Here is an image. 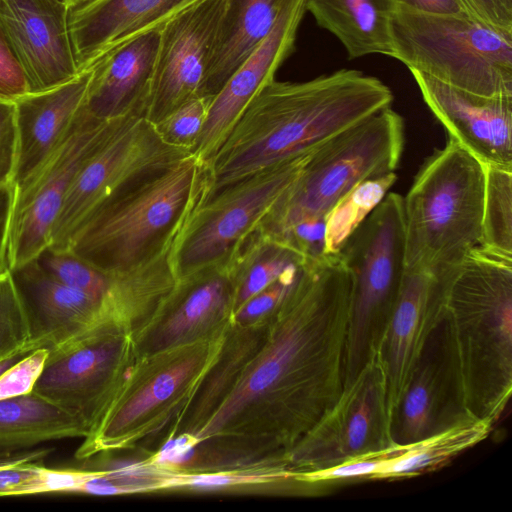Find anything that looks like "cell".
<instances>
[{
  "mask_svg": "<svg viewBox=\"0 0 512 512\" xmlns=\"http://www.w3.org/2000/svg\"><path fill=\"white\" fill-rule=\"evenodd\" d=\"M351 289L338 253L303 264L240 381L191 438L193 471L286 465L344 388Z\"/></svg>",
  "mask_w": 512,
  "mask_h": 512,
  "instance_id": "obj_1",
  "label": "cell"
},
{
  "mask_svg": "<svg viewBox=\"0 0 512 512\" xmlns=\"http://www.w3.org/2000/svg\"><path fill=\"white\" fill-rule=\"evenodd\" d=\"M392 102L387 85L354 69L304 82L274 79L249 102L209 163L206 199L256 172L314 150Z\"/></svg>",
  "mask_w": 512,
  "mask_h": 512,
  "instance_id": "obj_2",
  "label": "cell"
},
{
  "mask_svg": "<svg viewBox=\"0 0 512 512\" xmlns=\"http://www.w3.org/2000/svg\"><path fill=\"white\" fill-rule=\"evenodd\" d=\"M441 273L466 409L494 425L512 392V256L479 245Z\"/></svg>",
  "mask_w": 512,
  "mask_h": 512,
  "instance_id": "obj_3",
  "label": "cell"
},
{
  "mask_svg": "<svg viewBox=\"0 0 512 512\" xmlns=\"http://www.w3.org/2000/svg\"><path fill=\"white\" fill-rule=\"evenodd\" d=\"M208 189L207 166L189 154L97 211L64 250L103 271H131L178 238Z\"/></svg>",
  "mask_w": 512,
  "mask_h": 512,
  "instance_id": "obj_4",
  "label": "cell"
},
{
  "mask_svg": "<svg viewBox=\"0 0 512 512\" xmlns=\"http://www.w3.org/2000/svg\"><path fill=\"white\" fill-rule=\"evenodd\" d=\"M485 165L448 136L403 197L405 271L438 274L479 246Z\"/></svg>",
  "mask_w": 512,
  "mask_h": 512,
  "instance_id": "obj_5",
  "label": "cell"
},
{
  "mask_svg": "<svg viewBox=\"0 0 512 512\" xmlns=\"http://www.w3.org/2000/svg\"><path fill=\"white\" fill-rule=\"evenodd\" d=\"M225 333L136 358L104 416L83 438L75 458L83 461L104 452L136 448L173 422L218 357Z\"/></svg>",
  "mask_w": 512,
  "mask_h": 512,
  "instance_id": "obj_6",
  "label": "cell"
},
{
  "mask_svg": "<svg viewBox=\"0 0 512 512\" xmlns=\"http://www.w3.org/2000/svg\"><path fill=\"white\" fill-rule=\"evenodd\" d=\"M392 55L409 70L480 96L512 95V33L467 13L431 15L396 7Z\"/></svg>",
  "mask_w": 512,
  "mask_h": 512,
  "instance_id": "obj_7",
  "label": "cell"
},
{
  "mask_svg": "<svg viewBox=\"0 0 512 512\" xmlns=\"http://www.w3.org/2000/svg\"><path fill=\"white\" fill-rule=\"evenodd\" d=\"M404 141L403 118L391 106L333 136L310 153L258 227L276 236L297 222L325 217L357 184L395 172Z\"/></svg>",
  "mask_w": 512,
  "mask_h": 512,
  "instance_id": "obj_8",
  "label": "cell"
},
{
  "mask_svg": "<svg viewBox=\"0 0 512 512\" xmlns=\"http://www.w3.org/2000/svg\"><path fill=\"white\" fill-rule=\"evenodd\" d=\"M338 254L352 282L346 385L378 352L401 290L405 273L403 197L388 192Z\"/></svg>",
  "mask_w": 512,
  "mask_h": 512,
  "instance_id": "obj_9",
  "label": "cell"
},
{
  "mask_svg": "<svg viewBox=\"0 0 512 512\" xmlns=\"http://www.w3.org/2000/svg\"><path fill=\"white\" fill-rule=\"evenodd\" d=\"M189 151L165 143L144 116L120 118L78 168L50 235L49 250H64L97 211Z\"/></svg>",
  "mask_w": 512,
  "mask_h": 512,
  "instance_id": "obj_10",
  "label": "cell"
},
{
  "mask_svg": "<svg viewBox=\"0 0 512 512\" xmlns=\"http://www.w3.org/2000/svg\"><path fill=\"white\" fill-rule=\"evenodd\" d=\"M312 151L256 172L198 205L171 253L176 279L225 264L298 178Z\"/></svg>",
  "mask_w": 512,
  "mask_h": 512,
  "instance_id": "obj_11",
  "label": "cell"
},
{
  "mask_svg": "<svg viewBox=\"0 0 512 512\" xmlns=\"http://www.w3.org/2000/svg\"><path fill=\"white\" fill-rule=\"evenodd\" d=\"M120 118L101 120L81 108L65 138L13 185L0 270L15 272L49 248L51 231L78 168Z\"/></svg>",
  "mask_w": 512,
  "mask_h": 512,
  "instance_id": "obj_12",
  "label": "cell"
},
{
  "mask_svg": "<svg viewBox=\"0 0 512 512\" xmlns=\"http://www.w3.org/2000/svg\"><path fill=\"white\" fill-rule=\"evenodd\" d=\"M394 446L386 379L377 352L287 454L286 467L297 474L312 473Z\"/></svg>",
  "mask_w": 512,
  "mask_h": 512,
  "instance_id": "obj_13",
  "label": "cell"
},
{
  "mask_svg": "<svg viewBox=\"0 0 512 512\" xmlns=\"http://www.w3.org/2000/svg\"><path fill=\"white\" fill-rule=\"evenodd\" d=\"M135 360L132 335L87 337L49 351L32 392L77 419L88 436L109 408Z\"/></svg>",
  "mask_w": 512,
  "mask_h": 512,
  "instance_id": "obj_14",
  "label": "cell"
},
{
  "mask_svg": "<svg viewBox=\"0 0 512 512\" xmlns=\"http://www.w3.org/2000/svg\"><path fill=\"white\" fill-rule=\"evenodd\" d=\"M224 4L202 0L161 27L143 115L154 125L185 102L204 96Z\"/></svg>",
  "mask_w": 512,
  "mask_h": 512,
  "instance_id": "obj_15",
  "label": "cell"
},
{
  "mask_svg": "<svg viewBox=\"0 0 512 512\" xmlns=\"http://www.w3.org/2000/svg\"><path fill=\"white\" fill-rule=\"evenodd\" d=\"M471 419L445 312L427 340L392 415V440L398 446L409 445Z\"/></svg>",
  "mask_w": 512,
  "mask_h": 512,
  "instance_id": "obj_16",
  "label": "cell"
},
{
  "mask_svg": "<svg viewBox=\"0 0 512 512\" xmlns=\"http://www.w3.org/2000/svg\"><path fill=\"white\" fill-rule=\"evenodd\" d=\"M235 313L225 264L177 280L148 321L132 335L135 357L224 334Z\"/></svg>",
  "mask_w": 512,
  "mask_h": 512,
  "instance_id": "obj_17",
  "label": "cell"
},
{
  "mask_svg": "<svg viewBox=\"0 0 512 512\" xmlns=\"http://www.w3.org/2000/svg\"><path fill=\"white\" fill-rule=\"evenodd\" d=\"M12 273L34 349L52 351L91 336L125 334L102 303L54 278L38 259Z\"/></svg>",
  "mask_w": 512,
  "mask_h": 512,
  "instance_id": "obj_18",
  "label": "cell"
},
{
  "mask_svg": "<svg viewBox=\"0 0 512 512\" xmlns=\"http://www.w3.org/2000/svg\"><path fill=\"white\" fill-rule=\"evenodd\" d=\"M63 0H0V28L21 65L30 93L78 73Z\"/></svg>",
  "mask_w": 512,
  "mask_h": 512,
  "instance_id": "obj_19",
  "label": "cell"
},
{
  "mask_svg": "<svg viewBox=\"0 0 512 512\" xmlns=\"http://www.w3.org/2000/svg\"><path fill=\"white\" fill-rule=\"evenodd\" d=\"M306 0H286L264 40L213 96L200 137L192 150L207 167L253 97L269 82L295 47Z\"/></svg>",
  "mask_w": 512,
  "mask_h": 512,
  "instance_id": "obj_20",
  "label": "cell"
},
{
  "mask_svg": "<svg viewBox=\"0 0 512 512\" xmlns=\"http://www.w3.org/2000/svg\"><path fill=\"white\" fill-rule=\"evenodd\" d=\"M410 72L448 136L484 165L512 167V95L480 96Z\"/></svg>",
  "mask_w": 512,
  "mask_h": 512,
  "instance_id": "obj_21",
  "label": "cell"
},
{
  "mask_svg": "<svg viewBox=\"0 0 512 512\" xmlns=\"http://www.w3.org/2000/svg\"><path fill=\"white\" fill-rule=\"evenodd\" d=\"M445 315L442 273L405 271L378 354L386 379L390 417L427 340Z\"/></svg>",
  "mask_w": 512,
  "mask_h": 512,
  "instance_id": "obj_22",
  "label": "cell"
},
{
  "mask_svg": "<svg viewBox=\"0 0 512 512\" xmlns=\"http://www.w3.org/2000/svg\"><path fill=\"white\" fill-rule=\"evenodd\" d=\"M202 0H90L69 9L68 29L78 71L108 50Z\"/></svg>",
  "mask_w": 512,
  "mask_h": 512,
  "instance_id": "obj_23",
  "label": "cell"
},
{
  "mask_svg": "<svg viewBox=\"0 0 512 512\" xmlns=\"http://www.w3.org/2000/svg\"><path fill=\"white\" fill-rule=\"evenodd\" d=\"M269 318L249 324L233 320L225 333L218 357L204 375L187 407L173 422L140 442L137 447L152 454L174 438H193L240 381L265 340Z\"/></svg>",
  "mask_w": 512,
  "mask_h": 512,
  "instance_id": "obj_24",
  "label": "cell"
},
{
  "mask_svg": "<svg viewBox=\"0 0 512 512\" xmlns=\"http://www.w3.org/2000/svg\"><path fill=\"white\" fill-rule=\"evenodd\" d=\"M160 29H151L119 44L88 67L92 75L84 111L101 120L144 115Z\"/></svg>",
  "mask_w": 512,
  "mask_h": 512,
  "instance_id": "obj_25",
  "label": "cell"
},
{
  "mask_svg": "<svg viewBox=\"0 0 512 512\" xmlns=\"http://www.w3.org/2000/svg\"><path fill=\"white\" fill-rule=\"evenodd\" d=\"M91 68L45 91L14 101L17 153L12 185L33 171L65 138L83 107Z\"/></svg>",
  "mask_w": 512,
  "mask_h": 512,
  "instance_id": "obj_26",
  "label": "cell"
},
{
  "mask_svg": "<svg viewBox=\"0 0 512 512\" xmlns=\"http://www.w3.org/2000/svg\"><path fill=\"white\" fill-rule=\"evenodd\" d=\"M286 0H225L204 85L216 95L273 28Z\"/></svg>",
  "mask_w": 512,
  "mask_h": 512,
  "instance_id": "obj_27",
  "label": "cell"
},
{
  "mask_svg": "<svg viewBox=\"0 0 512 512\" xmlns=\"http://www.w3.org/2000/svg\"><path fill=\"white\" fill-rule=\"evenodd\" d=\"M393 0H306V11L342 43L349 59L392 55Z\"/></svg>",
  "mask_w": 512,
  "mask_h": 512,
  "instance_id": "obj_28",
  "label": "cell"
},
{
  "mask_svg": "<svg viewBox=\"0 0 512 512\" xmlns=\"http://www.w3.org/2000/svg\"><path fill=\"white\" fill-rule=\"evenodd\" d=\"M306 261L284 241L255 228L239 242L225 263L234 287L235 313L285 271Z\"/></svg>",
  "mask_w": 512,
  "mask_h": 512,
  "instance_id": "obj_29",
  "label": "cell"
},
{
  "mask_svg": "<svg viewBox=\"0 0 512 512\" xmlns=\"http://www.w3.org/2000/svg\"><path fill=\"white\" fill-rule=\"evenodd\" d=\"M86 435L77 419L34 392L0 400V450Z\"/></svg>",
  "mask_w": 512,
  "mask_h": 512,
  "instance_id": "obj_30",
  "label": "cell"
},
{
  "mask_svg": "<svg viewBox=\"0 0 512 512\" xmlns=\"http://www.w3.org/2000/svg\"><path fill=\"white\" fill-rule=\"evenodd\" d=\"M494 425L471 419L418 442L397 446L375 480L409 478L436 470L485 440Z\"/></svg>",
  "mask_w": 512,
  "mask_h": 512,
  "instance_id": "obj_31",
  "label": "cell"
},
{
  "mask_svg": "<svg viewBox=\"0 0 512 512\" xmlns=\"http://www.w3.org/2000/svg\"><path fill=\"white\" fill-rule=\"evenodd\" d=\"M395 172L365 180L341 197L325 216V254H337L350 235L383 200Z\"/></svg>",
  "mask_w": 512,
  "mask_h": 512,
  "instance_id": "obj_32",
  "label": "cell"
},
{
  "mask_svg": "<svg viewBox=\"0 0 512 512\" xmlns=\"http://www.w3.org/2000/svg\"><path fill=\"white\" fill-rule=\"evenodd\" d=\"M480 245L512 256V167L485 165Z\"/></svg>",
  "mask_w": 512,
  "mask_h": 512,
  "instance_id": "obj_33",
  "label": "cell"
},
{
  "mask_svg": "<svg viewBox=\"0 0 512 512\" xmlns=\"http://www.w3.org/2000/svg\"><path fill=\"white\" fill-rule=\"evenodd\" d=\"M34 348L24 304L13 273L0 270V360Z\"/></svg>",
  "mask_w": 512,
  "mask_h": 512,
  "instance_id": "obj_34",
  "label": "cell"
},
{
  "mask_svg": "<svg viewBox=\"0 0 512 512\" xmlns=\"http://www.w3.org/2000/svg\"><path fill=\"white\" fill-rule=\"evenodd\" d=\"M213 96L193 98L155 124L161 139L192 153L205 124Z\"/></svg>",
  "mask_w": 512,
  "mask_h": 512,
  "instance_id": "obj_35",
  "label": "cell"
},
{
  "mask_svg": "<svg viewBox=\"0 0 512 512\" xmlns=\"http://www.w3.org/2000/svg\"><path fill=\"white\" fill-rule=\"evenodd\" d=\"M302 266L288 269L275 281L252 296L234 314L233 320L249 324L270 316L295 285Z\"/></svg>",
  "mask_w": 512,
  "mask_h": 512,
  "instance_id": "obj_36",
  "label": "cell"
},
{
  "mask_svg": "<svg viewBox=\"0 0 512 512\" xmlns=\"http://www.w3.org/2000/svg\"><path fill=\"white\" fill-rule=\"evenodd\" d=\"M96 471L84 468H47L37 464L31 477L19 486L13 496L43 493H76L79 486Z\"/></svg>",
  "mask_w": 512,
  "mask_h": 512,
  "instance_id": "obj_37",
  "label": "cell"
},
{
  "mask_svg": "<svg viewBox=\"0 0 512 512\" xmlns=\"http://www.w3.org/2000/svg\"><path fill=\"white\" fill-rule=\"evenodd\" d=\"M48 355L47 348H37L7 368L0 375V400L31 393Z\"/></svg>",
  "mask_w": 512,
  "mask_h": 512,
  "instance_id": "obj_38",
  "label": "cell"
},
{
  "mask_svg": "<svg viewBox=\"0 0 512 512\" xmlns=\"http://www.w3.org/2000/svg\"><path fill=\"white\" fill-rule=\"evenodd\" d=\"M273 237L290 245L306 260H315L326 255L325 217L297 222Z\"/></svg>",
  "mask_w": 512,
  "mask_h": 512,
  "instance_id": "obj_39",
  "label": "cell"
},
{
  "mask_svg": "<svg viewBox=\"0 0 512 512\" xmlns=\"http://www.w3.org/2000/svg\"><path fill=\"white\" fill-rule=\"evenodd\" d=\"M17 153L14 101L0 100V188L12 185Z\"/></svg>",
  "mask_w": 512,
  "mask_h": 512,
  "instance_id": "obj_40",
  "label": "cell"
},
{
  "mask_svg": "<svg viewBox=\"0 0 512 512\" xmlns=\"http://www.w3.org/2000/svg\"><path fill=\"white\" fill-rule=\"evenodd\" d=\"M28 93L25 73L0 28V100L15 101Z\"/></svg>",
  "mask_w": 512,
  "mask_h": 512,
  "instance_id": "obj_41",
  "label": "cell"
},
{
  "mask_svg": "<svg viewBox=\"0 0 512 512\" xmlns=\"http://www.w3.org/2000/svg\"><path fill=\"white\" fill-rule=\"evenodd\" d=\"M464 11L476 20L505 33H512V12L500 0H459Z\"/></svg>",
  "mask_w": 512,
  "mask_h": 512,
  "instance_id": "obj_42",
  "label": "cell"
},
{
  "mask_svg": "<svg viewBox=\"0 0 512 512\" xmlns=\"http://www.w3.org/2000/svg\"><path fill=\"white\" fill-rule=\"evenodd\" d=\"M396 7L431 15L466 13L459 0H393Z\"/></svg>",
  "mask_w": 512,
  "mask_h": 512,
  "instance_id": "obj_43",
  "label": "cell"
},
{
  "mask_svg": "<svg viewBox=\"0 0 512 512\" xmlns=\"http://www.w3.org/2000/svg\"><path fill=\"white\" fill-rule=\"evenodd\" d=\"M13 185L0 188V265L11 208Z\"/></svg>",
  "mask_w": 512,
  "mask_h": 512,
  "instance_id": "obj_44",
  "label": "cell"
},
{
  "mask_svg": "<svg viewBox=\"0 0 512 512\" xmlns=\"http://www.w3.org/2000/svg\"><path fill=\"white\" fill-rule=\"evenodd\" d=\"M31 349H25L22 351H19L3 360H0V375L10 366H12L15 362L22 359L25 355H27L29 352H31Z\"/></svg>",
  "mask_w": 512,
  "mask_h": 512,
  "instance_id": "obj_45",
  "label": "cell"
},
{
  "mask_svg": "<svg viewBox=\"0 0 512 512\" xmlns=\"http://www.w3.org/2000/svg\"><path fill=\"white\" fill-rule=\"evenodd\" d=\"M88 1H90V0H71L70 5H69V9H72L74 7L82 5V4H84V3L88 2Z\"/></svg>",
  "mask_w": 512,
  "mask_h": 512,
  "instance_id": "obj_46",
  "label": "cell"
},
{
  "mask_svg": "<svg viewBox=\"0 0 512 512\" xmlns=\"http://www.w3.org/2000/svg\"><path fill=\"white\" fill-rule=\"evenodd\" d=\"M500 2L508 11L512 12V0H500Z\"/></svg>",
  "mask_w": 512,
  "mask_h": 512,
  "instance_id": "obj_47",
  "label": "cell"
}]
</instances>
